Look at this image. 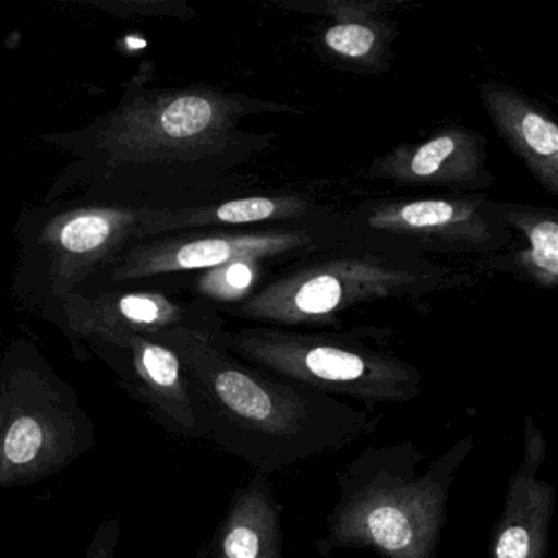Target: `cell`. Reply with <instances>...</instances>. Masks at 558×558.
<instances>
[{
    "label": "cell",
    "mask_w": 558,
    "mask_h": 558,
    "mask_svg": "<svg viewBox=\"0 0 558 558\" xmlns=\"http://www.w3.org/2000/svg\"><path fill=\"white\" fill-rule=\"evenodd\" d=\"M506 227L524 234L525 247L515 253L505 269L527 277L542 289L558 286V214L554 208L498 205Z\"/></svg>",
    "instance_id": "2e32d148"
},
{
    "label": "cell",
    "mask_w": 558,
    "mask_h": 558,
    "mask_svg": "<svg viewBox=\"0 0 558 558\" xmlns=\"http://www.w3.org/2000/svg\"><path fill=\"white\" fill-rule=\"evenodd\" d=\"M282 511L270 476L254 473L234 493L202 558H283Z\"/></svg>",
    "instance_id": "5bb4252c"
},
{
    "label": "cell",
    "mask_w": 558,
    "mask_h": 558,
    "mask_svg": "<svg viewBox=\"0 0 558 558\" xmlns=\"http://www.w3.org/2000/svg\"><path fill=\"white\" fill-rule=\"evenodd\" d=\"M367 178L452 191H480L495 181L486 169L485 136L462 126L437 130L424 142L391 149L371 166Z\"/></svg>",
    "instance_id": "8fae6325"
},
{
    "label": "cell",
    "mask_w": 558,
    "mask_h": 558,
    "mask_svg": "<svg viewBox=\"0 0 558 558\" xmlns=\"http://www.w3.org/2000/svg\"><path fill=\"white\" fill-rule=\"evenodd\" d=\"M246 100L214 90H179L138 99L106 130L104 146L122 159H184L218 151Z\"/></svg>",
    "instance_id": "8992f818"
},
{
    "label": "cell",
    "mask_w": 558,
    "mask_h": 558,
    "mask_svg": "<svg viewBox=\"0 0 558 558\" xmlns=\"http://www.w3.org/2000/svg\"><path fill=\"white\" fill-rule=\"evenodd\" d=\"M86 558H116V554L107 547H90L86 551Z\"/></svg>",
    "instance_id": "ffe728a7"
},
{
    "label": "cell",
    "mask_w": 558,
    "mask_h": 558,
    "mask_svg": "<svg viewBox=\"0 0 558 558\" xmlns=\"http://www.w3.org/2000/svg\"><path fill=\"white\" fill-rule=\"evenodd\" d=\"M371 19H348L331 25L323 35V44L336 57L354 63H375L384 47L381 32Z\"/></svg>",
    "instance_id": "d6986e66"
},
{
    "label": "cell",
    "mask_w": 558,
    "mask_h": 558,
    "mask_svg": "<svg viewBox=\"0 0 558 558\" xmlns=\"http://www.w3.org/2000/svg\"><path fill=\"white\" fill-rule=\"evenodd\" d=\"M315 247L308 230H269L175 238L140 247L123 259L113 279H138L182 270L214 269L233 260H267Z\"/></svg>",
    "instance_id": "9c48e42d"
},
{
    "label": "cell",
    "mask_w": 558,
    "mask_h": 558,
    "mask_svg": "<svg viewBox=\"0 0 558 558\" xmlns=\"http://www.w3.org/2000/svg\"><path fill=\"white\" fill-rule=\"evenodd\" d=\"M241 361L312 390L367 404H401L420 397L423 375L410 362L372 348L357 332L326 335L247 328L217 335Z\"/></svg>",
    "instance_id": "3957f363"
},
{
    "label": "cell",
    "mask_w": 558,
    "mask_h": 558,
    "mask_svg": "<svg viewBox=\"0 0 558 558\" xmlns=\"http://www.w3.org/2000/svg\"><path fill=\"white\" fill-rule=\"evenodd\" d=\"M489 122L551 197L558 195V125L534 100L499 83L480 86Z\"/></svg>",
    "instance_id": "7c38bea8"
},
{
    "label": "cell",
    "mask_w": 558,
    "mask_h": 558,
    "mask_svg": "<svg viewBox=\"0 0 558 558\" xmlns=\"http://www.w3.org/2000/svg\"><path fill=\"white\" fill-rule=\"evenodd\" d=\"M522 460L506 488L501 514L492 531L489 558H547L557 489L538 476L548 442L534 417L524 420Z\"/></svg>",
    "instance_id": "30bf717a"
},
{
    "label": "cell",
    "mask_w": 558,
    "mask_h": 558,
    "mask_svg": "<svg viewBox=\"0 0 558 558\" xmlns=\"http://www.w3.org/2000/svg\"><path fill=\"white\" fill-rule=\"evenodd\" d=\"M436 276L380 254H359L300 267L241 303L238 315L272 328L336 325L352 306L413 295Z\"/></svg>",
    "instance_id": "5b68a950"
},
{
    "label": "cell",
    "mask_w": 558,
    "mask_h": 558,
    "mask_svg": "<svg viewBox=\"0 0 558 558\" xmlns=\"http://www.w3.org/2000/svg\"><path fill=\"white\" fill-rule=\"evenodd\" d=\"M184 310L159 293L102 295L71 310L70 326L76 335L96 339L99 344L117 345L133 336L158 338L184 328Z\"/></svg>",
    "instance_id": "9a60e30c"
},
{
    "label": "cell",
    "mask_w": 558,
    "mask_h": 558,
    "mask_svg": "<svg viewBox=\"0 0 558 558\" xmlns=\"http://www.w3.org/2000/svg\"><path fill=\"white\" fill-rule=\"evenodd\" d=\"M365 221L372 230L437 251H492L509 241L498 205L482 195L384 202Z\"/></svg>",
    "instance_id": "52a82bcc"
},
{
    "label": "cell",
    "mask_w": 558,
    "mask_h": 558,
    "mask_svg": "<svg viewBox=\"0 0 558 558\" xmlns=\"http://www.w3.org/2000/svg\"><path fill=\"white\" fill-rule=\"evenodd\" d=\"M76 391L28 349L0 362V488L57 475L96 446Z\"/></svg>",
    "instance_id": "277c9868"
},
{
    "label": "cell",
    "mask_w": 558,
    "mask_h": 558,
    "mask_svg": "<svg viewBox=\"0 0 558 558\" xmlns=\"http://www.w3.org/2000/svg\"><path fill=\"white\" fill-rule=\"evenodd\" d=\"M140 225L142 215L117 208H83L51 221L44 243L50 250L58 286L80 282Z\"/></svg>",
    "instance_id": "4fadbf2b"
},
{
    "label": "cell",
    "mask_w": 558,
    "mask_h": 558,
    "mask_svg": "<svg viewBox=\"0 0 558 558\" xmlns=\"http://www.w3.org/2000/svg\"><path fill=\"white\" fill-rule=\"evenodd\" d=\"M475 447L473 434L420 472L426 453L413 442L365 447L338 472L339 498L316 538L322 557L344 548L384 558H437L457 472Z\"/></svg>",
    "instance_id": "7a4b0ae2"
},
{
    "label": "cell",
    "mask_w": 558,
    "mask_h": 558,
    "mask_svg": "<svg viewBox=\"0 0 558 558\" xmlns=\"http://www.w3.org/2000/svg\"><path fill=\"white\" fill-rule=\"evenodd\" d=\"M263 264V260L241 259L205 270L197 282L198 292L218 302H246L256 292Z\"/></svg>",
    "instance_id": "ac0fdd59"
},
{
    "label": "cell",
    "mask_w": 558,
    "mask_h": 558,
    "mask_svg": "<svg viewBox=\"0 0 558 558\" xmlns=\"http://www.w3.org/2000/svg\"><path fill=\"white\" fill-rule=\"evenodd\" d=\"M155 339L181 355L208 439L260 475L339 452L374 433L384 417L241 361L215 332L175 328Z\"/></svg>",
    "instance_id": "6da1fadb"
},
{
    "label": "cell",
    "mask_w": 558,
    "mask_h": 558,
    "mask_svg": "<svg viewBox=\"0 0 558 558\" xmlns=\"http://www.w3.org/2000/svg\"><path fill=\"white\" fill-rule=\"evenodd\" d=\"M109 345V344H102ZM116 349L123 390L179 439H208L204 410L181 355L155 338L133 336Z\"/></svg>",
    "instance_id": "ba28073f"
},
{
    "label": "cell",
    "mask_w": 558,
    "mask_h": 558,
    "mask_svg": "<svg viewBox=\"0 0 558 558\" xmlns=\"http://www.w3.org/2000/svg\"><path fill=\"white\" fill-rule=\"evenodd\" d=\"M308 208V202L300 197H257L238 198L214 207L189 210L172 217L158 218L155 214L143 218L140 227L159 228L182 227V225H253L263 221L289 220L300 217Z\"/></svg>",
    "instance_id": "e0dca14e"
}]
</instances>
